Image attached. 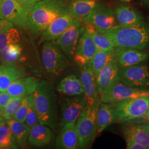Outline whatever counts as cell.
<instances>
[{
    "label": "cell",
    "instance_id": "1",
    "mask_svg": "<svg viewBox=\"0 0 149 149\" xmlns=\"http://www.w3.org/2000/svg\"><path fill=\"white\" fill-rule=\"evenodd\" d=\"M68 12V7L61 0H42L31 8L26 27L38 35H42L59 16Z\"/></svg>",
    "mask_w": 149,
    "mask_h": 149
},
{
    "label": "cell",
    "instance_id": "2",
    "mask_svg": "<svg viewBox=\"0 0 149 149\" xmlns=\"http://www.w3.org/2000/svg\"><path fill=\"white\" fill-rule=\"evenodd\" d=\"M33 97L39 123L55 129L59 123L57 96L53 86L47 80H40Z\"/></svg>",
    "mask_w": 149,
    "mask_h": 149
},
{
    "label": "cell",
    "instance_id": "3",
    "mask_svg": "<svg viewBox=\"0 0 149 149\" xmlns=\"http://www.w3.org/2000/svg\"><path fill=\"white\" fill-rule=\"evenodd\" d=\"M102 34L110 38L116 47L139 50L149 48V26L145 23L133 26L118 25Z\"/></svg>",
    "mask_w": 149,
    "mask_h": 149
},
{
    "label": "cell",
    "instance_id": "4",
    "mask_svg": "<svg viewBox=\"0 0 149 149\" xmlns=\"http://www.w3.org/2000/svg\"><path fill=\"white\" fill-rule=\"evenodd\" d=\"M149 104V96L111 103L113 123H124L142 117Z\"/></svg>",
    "mask_w": 149,
    "mask_h": 149
},
{
    "label": "cell",
    "instance_id": "5",
    "mask_svg": "<svg viewBox=\"0 0 149 149\" xmlns=\"http://www.w3.org/2000/svg\"><path fill=\"white\" fill-rule=\"evenodd\" d=\"M41 59L44 69L53 76L61 74L70 64V60L55 41L43 43Z\"/></svg>",
    "mask_w": 149,
    "mask_h": 149
},
{
    "label": "cell",
    "instance_id": "6",
    "mask_svg": "<svg viewBox=\"0 0 149 149\" xmlns=\"http://www.w3.org/2000/svg\"><path fill=\"white\" fill-rule=\"evenodd\" d=\"M99 106L91 107L86 104L76 122L79 139V149L88 147L96 138L97 134L96 118Z\"/></svg>",
    "mask_w": 149,
    "mask_h": 149
},
{
    "label": "cell",
    "instance_id": "7",
    "mask_svg": "<svg viewBox=\"0 0 149 149\" xmlns=\"http://www.w3.org/2000/svg\"><path fill=\"white\" fill-rule=\"evenodd\" d=\"M145 96H149V90L135 88L117 80L107 88L100 97L101 102L111 103Z\"/></svg>",
    "mask_w": 149,
    "mask_h": 149
},
{
    "label": "cell",
    "instance_id": "8",
    "mask_svg": "<svg viewBox=\"0 0 149 149\" xmlns=\"http://www.w3.org/2000/svg\"><path fill=\"white\" fill-rule=\"evenodd\" d=\"M118 80L134 88L149 91V66L141 63L120 68Z\"/></svg>",
    "mask_w": 149,
    "mask_h": 149
},
{
    "label": "cell",
    "instance_id": "9",
    "mask_svg": "<svg viewBox=\"0 0 149 149\" xmlns=\"http://www.w3.org/2000/svg\"><path fill=\"white\" fill-rule=\"evenodd\" d=\"M30 9L18 0H1L0 18L6 19L19 27H26Z\"/></svg>",
    "mask_w": 149,
    "mask_h": 149
},
{
    "label": "cell",
    "instance_id": "10",
    "mask_svg": "<svg viewBox=\"0 0 149 149\" xmlns=\"http://www.w3.org/2000/svg\"><path fill=\"white\" fill-rule=\"evenodd\" d=\"M82 21L84 24L91 25L102 33L112 30L118 25L114 12L109 8L102 6L91 12Z\"/></svg>",
    "mask_w": 149,
    "mask_h": 149
},
{
    "label": "cell",
    "instance_id": "11",
    "mask_svg": "<svg viewBox=\"0 0 149 149\" xmlns=\"http://www.w3.org/2000/svg\"><path fill=\"white\" fill-rule=\"evenodd\" d=\"M85 30V25L82 21L77 20L56 40V43L70 61L74 60L77 44Z\"/></svg>",
    "mask_w": 149,
    "mask_h": 149
},
{
    "label": "cell",
    "instance_id": "12",
    "mask_svg": "<svg viewBox=\"0 0 149 149\" xmlns=\"http://www.w3.org/2000/svg\"><path fill=\"white\" fill-rule=\"evenodd\" d=\"M86 106V100L84 95L70 96L65 98L61 107L60 127L70 122H76Z\"/></svg>",
    "mask_w": 149,
    "mask_h": 149
},
{
    "label": "cell",
    "instance_id": "13",
    "mask_svg": "<svg viewBox=\"0 0 149 149\" xmlns=\"http://www.w3.org/2000/svg\"><path fill=\"white\" fill-rule=\"evenodd\" d=\"M80 79L85 90L86 104L91 107L99 106L101 102L97 89L96 76L90 64L81 68Z\"/></svg>",
    "mask_w": 149,
    "mask_h": 149
},
{
    "label": "cell",
    "instance_id": "14",
    "mask_svg": "<svg viewBox=\"0 0 149 149\" xmlns=\"http://www.w3.org/2000/svg\"><path fill=\"white\" fill-rule=\"evenodd\" d=\"M97 51L90 34L85 30L77 44L74 60L80 68L84 67L90 64Z\"/></svg>",
    "mask_w": 149,
    "mask_h": 149
},
{
    "label": "cell",
    "instance_id": "15",
    "mask_svg": "<svg viewBox=\"0 0 149 149\" xmlns=\"http://www.w3.org/2000/svg\"><path fill=\"white\" fill-rule=\"evenodd\" d=\"M77 19H74L68 13H66L55 19L41 35L39 44L57 40L64 32Z\"/></svg>",
    "mask_w": 149,
    "mask_h": 149
},
{
    "label": "cell",
    "instance_id": "16",
    "mask_svg": "<svg viewBox=\"0 0 149 149\" xmlns=\"http://www.w3.org/2000/svg\"><path fill=\"white\" fill-rule=\"evenodd\" d=\"M115 60L120 68L141 64L149 58V53L144 50L116 47L114 50Z\"/></svg>",
    "mask_w": 149,
    "mask_h": 149
},
{
    "label": "cell",
    "instance_id": "17",
    "mask_svg": "<svg viewBox=\"0 0 149 149\" xmlns=\"http://www.w3.org/2000/svg\"><path fill=\"white\" fill-rule=\"evenodd\" d=\"M29 76L26 69L17 64H1L0 65V91L6 92L12 82Z\"/></svg>",
    "mask_w": 149,
    "mask_h": 149
},
{
    "label": "cell",
    "instance_id": "18",
    "mask_svg": "<svg viewBox=\"0 0 149 149\" xmlns=\"http://www.w3.org/2000/svg\"><path fill=\"white\" fill-rule=\"evenodd\" d=\"M56 139V148L59 149H79V139L76 122H70L61 127Z\"/></svg>",
    "mask_w": 149,
    "mask_h": 149
},
{
    "label": "cell",
    "instance_id": "19",
    "mask_svg": "<svg viewBox=\"0 0 149 149\" xmlns=\"http://www.w3.org/2000/svg\"><path fill=\"white\" fill-rule=\"evenodd\" d=\"M40 80L36 77L27 76L16 80L7 90L12 97L26 96L33 94L37 88Z\"/></svg>",
    "mask_w": 149,
    "mask_h": 149
},
{
    "label": "cell",
    "instance_id": "20",
    "mask_svg": "<svg viewBox=\"0 0 149 149\" xmlns=\"http://www.w3.org/2000/svg\"><path fill=\"white\" fill-rule=\"evenodd\" d=\"M122 133L125 140H130L149 149V130L140 124L124 123Z\"/></svg>",
    "mask_w": 149,
    "mask_h": 149
},
{
    "label": "cell",
    "instance_id": "21",
    "mask_svg": "<svg viewBox=\"0 0 149 149\" xmlns=\"http://www.w3.org/2000/svg\"><path fill=\"white\" fill-rule=\"evenodd\" d=\"M120 67L114 60L103 68L96 76L97 89L100 96L102 93L118 80Z\"/></svg>",
    "mask_w": 149,
    "mask_h": 149
},
{
    "label": "cell",
    "instance_id": "22",
    "mask_svg": "<svg viewBox=\"0 0 149 149\" xmlns=\"http://www.w3.org/2000/svg\"><path fill=\"white\" fill-rule=\"evenodd\" d=\"M52 129L39 123L31 128L28 138V144L34 147H43L50 144L53 140Z\"/></svg>",
    "mask_w": 149,
    "mask_h": 149
},
{
    "label": "cell",
    "instance_id": "23",
    "mask_svg": "<svg viewBox=\"0 0 149 149\" xmlns=\"http://www.w3.org/2000/svg\"><path fill=\"white\" fill-rule=\"evenodd\" d=\"M101 6L96 0H72L68 7V12L74 19L82 21L91 12Z\"/></svg>",
    "mask_w": 149,
    "mask_h": 149
},
{
    "label": "cell",
    "instance_id": "24",
    "mask_svg": "<svg viewBox=\"0 0 149 149\" xmlns=\"http://www.w3.org/2000/svg\"><path fill=\"white\" fill-rule=\"evenodd\" d=\"M114 14L118 25L133 26L145 23L143 17L130 6L123 5L115 8Z\"/></svg>",
    "mask_w": 149,
    "mask_h": 149
},
{
    "label": "cell",
    "instance_id": "25",
    "mask_svg": "<svg viewBox=\"0 0 149 149\" xmlns=\"http://www.w3.org/2000/svg\"><path fill=\"white\" fill-rule=\"evenodd\" d=\"M56 90L59 93L69 96L84 95L85 90L81 79L74 74L64 77L57 86Z\"/></svg>",
    "mask_w": 149,
    "mask_h": 149
},
{
    "label": "cell",
    "instance_id": "26",
    "mask_svg": "<svg viewBox=\"0 0 149 149\" xmlns=\"http://www.w3.org/2000/svg\"><path fill=\"white\" fill-rule=\"evenodd\" d=\"M2 64H17L22 66L26 61L23 48L19 43L11 44L1 50Z\"/></svg>",
    "mask_w": 149,
    "mask_h": 149
},
{
    "label": "cell",
    "instance_id": "27",
    "mask_svg": "<svg viewBox=\"0 0 149 149\" xmlns=\"http://www.w3.org/2000/svg\"><path fill=\"white\" fill-rule=\"evenodd\" d=\"M97 134L101 133L113 123V114L111 103L101 102L97 113Z\"/></svg>",
    "mask_w": 149,
    "mask_h": 149
},
{
    "label": "cell",
    "instance_id": "28",
    "mask_svg": "<svg viewBox=\"0 0 149 149\" xmlns=\"http://www.w3.org/2000/svg\"><path fill=\"white\" fill-rule=\"evenodd\" d=\"M85 31L90 34L98 50L113 51L116 46L112 40L106 35L98 32L96 29L89 24H85Z\"/></svg>",
    "mask_w": 149,
    "mask_h": 149
},
{
    "label": "cell",
    "instance_id": "29",
    "mask_svg": "<svg viewBox=\"0 0 149 149\" xmlns=\"http://www.w3.org/2000/svg\"><path fill=\"white\" fill-rule=\"evenodd\" d=\"M5 121L11 128L18 145L21 148L25 146L26 142L28 141L31 128L24 123L20 122L14 119Z\"/></svg>",
    "mask_w": 149,
    "mask_h": 149
},
{
    "label": "cell",
    "instance_id": "30",
    "mask_svg": "<svg viewBox=\"0 0 149 149\" xmlns=\"http://www.w3.org/2000/svg\"><path fill=\"white\" fill-rule=\"evenodd\" d=\"M114 60H115L114 50H98L90 63L96 77L103 68Z\"/></svg>",
    "mask_w": 149,
    "mask_h": 149
},
{
    "label": "cell",
    "instance_id": "31",
    "mask_svg": "<svg viewBox=\"0 0 149 149\" xmlns=\"http://www.w3.org/2000/svg\"><path fill=\"white\" fill-rule=\"evenodd\" d=\"M18 144L5 120L0 122V149H17Z\"/></svg>",
    "mask_w": 149,
    "mask_h": 149
},
{
    "label": "cell",
    "instance_id": "32",
    "mask_svg": "<svg viewBox=\"0 0 149 149\" xmlns=\"http://www.w3.org/2000/svg\"><path fill=\"white\" fill-rule=\"evenodd\" d=\"M21 40L20 34L14 27H11L0 33V50L11 44L19 43Z\"/></svg>",
    "mask_w": 149,
    "mask_h": 149
},
{
    "label": "cell",
    "instance_id": "33",
    "mask_svg": "<svg viewBox=\"0 0 149 149\" xmlns=\"http://www.w3.org/2000/svg\"><path fill=\"white\" fill-rule=\"evenodd\" d=\"M24 97V96H17L11 98L10 101L1 111L2 117L5 120L13 119Z\"/></svg>",
    "mask_w": 149,
    "mask_h": 149
},
{
    "label": "cell",
    "instance_id": "34",
    "mask_svg": "<svg viewBox=\"0 0 149 149\" xmlns=\"http://www.w3.org/2000/svg\"><path fill=\"white\" fill-rule=\"evenodd\" d=\"M34 100L33 94L28 95L24 98L21 104L16 112L13 119L20 122L24 123L29 107Z\"/></svg>",
    "mask_w": 149,
    "mask_h": 149
},
{
    "label": "cell",
    "instance_id": "35",
    "mask_svg": "<svg viewBox=\"0 0 149 149\" xmlns=\"http://www.w3.org/2000/svg\"><path fill=\"white\" fill-rule=\"evenodd\" d=\"M24 123L30 128H32L35 125L40 123L38 114L34 105V100L29 107Z\"/></svg>",
    "mask_w": 149,
    "mask_h": 149
},
{
    "label": "cell",
    "instance_id": "36",
    "mask_svg": "<svg viewBox=\"0 0 149 149\" xmlns=\"http://www.w3.org/2000/svg\"><path fill=\"white\" fill-rule=\"evenodd\" d=\"M12 98L7 91L2 92L0 91V109L1 112L6 106V105L10 101Z\"/></svg>",
    "mask_w": 149,
    "mask_h": 149
},
{
    "label": "cell",
    "instance_id": "37",
    "mask_svg": "<svg viewBox=\"0 0 149 149\" xmlns=\"http://www.w3.org/2000/svg\"><path fill=\"white\" fill-rule=\"evenodd\" d=\"M14 26L15 24L11 22L6 19L0 18V33L8 28L14 27Z\"/></svg>",
    "mask_w": 149,
    "mask_h": 149
},
{
    "label": "cell",
    "instance_id": "38",
    "mask_svg": "<svg viewBox=\"0 0 149 149\" xmlns=\"http://www.w3.org/2000/svg\"><path fill=\"white\" fill-rule=\"evenodd\" d=\"M149 122V104L148 108V109L146 113L144 114V116L140 118L137 119L132 120L128 122L124 123H141Z\"/></svg>",
    "mask_w": 149,
    "mask_h": 149
},
{
    "label": "cell",
    "instance_id": "39",
    "mask_svg": "<svg viewBox=\"0 0 149 149\" xmlns=\"http://www.w3.org/2000/svg\"><path fill=\"white\" fill-rule=\"evenodd\" d=\"M127 144V149H146V148L130 140H125Z\"/></svg>",
    "mask_w": 149,
    "mask_h": 149
},
{
    "label": "cell",
    "instance_id": "40",
    "mask_svg": "<svg viewBox=\"0 0 149 149\" xmlns=\"http://www.w3.org/2000/svg\"><path fill=\"white\" fill-rule=\"evenodd\" d=\"M23 5L26 6L28 8H31L33 6L37 4L39 2L42 0H18Z\"/></svg>",
    "mask_w": 149,
    "mask_h": 149
},
{
    "label": "cell",
    "instance_id": "41",
    "mask_svg": "<svg viewBox=\"0 0 149 149\" xmlns=\"http://www.w3.org/2000/svg\"><path fill=\"white\" fill-rule=\"evenodd\" d=\"M138 124H141L143 126H144L145 128H148L149 130V122L141 123H138Z\"/></svg>",
    "mask_w": 149,
    "mask_h": 149
},
{
    "label": "cell",
    "instance_id": "42",
    "mask_svg": "<svg viewBox=\"0 0 149 149\" xmlns=\"http://www.w3.org/2000/svg\"><path fill=\"white\" fill-rule=\"evenodd\" d=\"M141 1L144 3L145 5L149 7V0H141Z\"/></svg>",
    "mask_w": 149,
    "mask_h": 149
},
{
    "label": "cell",
    "instance_id": "43",
    "mask_svg": "<svg viewBox=\"0 0 149 149\" xmlns=\"http://www.w3.org/2000/svg\"><path fill=\"white\" fill-rule=\"evenodd\" d=\"M121 2H123L124 3H129L132 0H120Z\"/></svg>",
    "mask_w": 149,
    "mask_h": 149
},
{
    "label": "cell",
    "instance_id": "44",
    "mask_svg": "<svg viewBox=\"0 0 149 149\" xmlns=\"http://www.w3.org/2000/svg\"><path fill=\"white\" fill-rule=\"evenodd\" d=\"M2 64V55H1V51L0 50V65Z\"/></svg>",
    "mask_w": 149,
    "mask_h": 149
},
{
    "label": "cell",
    "instance_id": "45",
    "mask_svg": "<svg viewBox=\"0 0 149 149\" xmlns=\"http://www.w3.org/2000/svg\"><path fill=\"white\" fill-rule=\"evenodd\" d=\"M0 118H3L2 117V115H1V109H0Z\"/></svg>",
    "mask_w": 149,
    "mask_h": 149
},
{
    "label": "cell",
    "instance_id": "46",
    "mask_svg": "<svg viewBox=\"0 0 149 149\" xmlns=\"http://www.w3.org/2000/svg\"><path fill=\"white\" fill-rule=\"evenodd\" d=\"M4 119H3V118H0V122H1V121H2V120H3Z\"/></svg>",
    "mask_w": 149,
    "mask_h": 149
},
{
    "label": "cell",
    "instance_id": "47",
    "mask_svg": "<svg viewBox=\"0 0 149 149\" xmlns=\"http://www.w3.org/2000/svg\"><path fill=\"white\" fill-rule=\"evenodd\" d=\"M1 0H0V6H1Z\"/></svg>",
    "mask_w": 149,
    "mask_h": 149
},
{
    "label": "cell",
    "instance_id": "48",
    "mask_svg": "<svg viewBox=\"0 0 149 149\" xmlns=\"http://www.w3.org/2000/svg\"><path fill=\"white\" fill-rule=\"evenodd\" d=\"M61 1H68V0H61Z\"/></svg>",
    "mask_w": 149,
    "mask_h": 149
}]
</instances>
